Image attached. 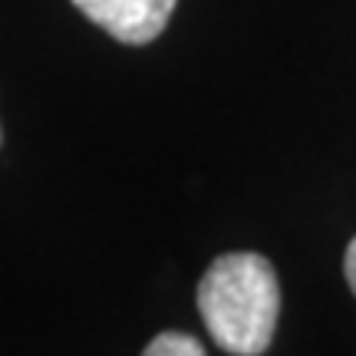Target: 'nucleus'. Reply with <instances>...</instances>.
Here are the masks:
<instances>
[{
	"label": "nucleus",
	"mask_w": 356,
	"mask_h": 356,
	"mask_svg": "<svg viewBox=\"0 0 356 356\" xmlns=\"http://www.w3.org/2000/svg\"><path fill=\"white\" fill-rule=\"evenodd\" d=\"M198 310L225 353H264L280 314V287L270 261L251 251L221 254L198 284Z\"/></svg>",
	"instance_id": "obj_1"
},
{
	"label": "nucleus",
	"mask_w": 356,
	"mask_h": 356,
	"mask_svg": "<svg viewBox=\"0 0 356 356\" xmlns=\"http://www.w3.org/2000/svg\"><path fill=\"white\" fill-rule=\"evenodd\" d=\"M96 26L119 43L145 47L168 26L178 0H73Z\"/></svg>",
	"instance_id": "obj_2"
},
{
	"label": "nucleus",
	"mask_w": 356,
	"mask_h": 356,
	"mask_svg": "<svg viewBox=\"0 0 356 356\" xmlns=\"http://www.w3.org/2000/svg\"><path fill=\"white\" fill-rule=\"evenodd\" d=\"M145 356H204V346L191 333L168 330L145 343Z\"/></svg>",
	"instance_id": "obj_3"
},
{
	"label": "nucleus",
	"mask_w": 356,
	"mask_h": 356,
	"mask_svg": "<svg viewBox=\"0 0 356 356\" xmlns=\"http://www.w3.org/2000/svg\"><path fill=\"white\" fill-rule=\"evenodd\" d=\"M346 280H350V291L356 293V238L350 241V248H346Z\"/></svg>",
	"instance_id": "obj_4"
}]
</instances>
